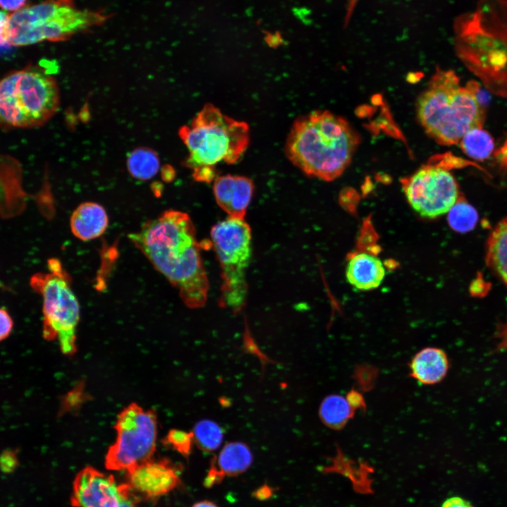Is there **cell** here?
I'll return each instance as SVG.
<instances>
[{
	"label": "cell",
	"mask_w": 507,
	"mask_h": 507,
	"mask_svg": "<svg viewBox=\"0 0 507 507\" xmlns=\"http://www.w3.org/2000/svg\"><path fill=\"white\" fill-rule=\"evenodd\" d=\"M128 238L179 292L190 308L203 307L209 282L201 256L200 244L189 215L167 210L145 222Z\"/></svg>",
	"instance_id": "6da1fadb"
},
{
	"label": "cell",
	"mask_w": 507,
	"mask_h": 507,
	"mask_svg": "<svg viewBox=\"0 0 507 507\" xmlns=\"http://www.w3.org/2000/svg\"><path fill=\"white\" fill-rule=\"evenodd\" d=\"M359 142V135L345 119L318 111L295 120L285 152L306 175L332 181L349 165Z\"/></svg>",
	"instance_id": "7a4b0ae2"
},
{
	"label": "cell",
	"mask_w": 507,
	"mask_h": 507,
	"mask_svg": "<svg viewBox=\"0 0 507 507\" xmlns=\"http://www.w3.org/2000/svg\"><path fill=\"white\" fill-rule=\"evenodd\" d=\"M458 56L494 93L507 97V0H480L454 23Z\"/></svg>",
	"instance_id": "3957f363"
},
{
	"label": "cell",
	"mask_w": 507,
	"mask_h": 507,
	"mask_svg": "<svg viewBox=\"0 0 507 507\" xmlns=\"http://www.w3.org/2000/svg\"><path fill=\"white\" fill-rule=\"evenodd\" d=\"M179 135L189 152L183 165L192 170L196 181L207 183L217 177L218 164L237 163L250 142L246 123L230 118L211 104L189 125L181 127Z\"/></svg>",
	"instance_id": "277c9868"
},
{
	"label": "cell",
	"mask_w": 507,
	"mask_h": 507,
	"mask_svg": "<svg viewBox=\"0 0 507 507\" xmlns=\"http://www.w3.org/2000/svg\"><path fill=\"white\" fill-rule=\"evenodd\" d=\"M417 116L425 132L442 145L459 143L472 127H482L484 108L451 70L437 68L417 101Z\"/></svg>",
	"instance_id": "5b68a950"
},
{
	"label": "cell",
	"mask_w": 507,
	"mask_h": 507,
	"mask_svg": "<svg viewBox=\"0 0 507 507\" xmlns=\"http://www.w3.org/2000/svg\"><path fill=\"white\" fill-rule=\"evenodd\" d=\"M60 103L56 79L39 65L13 70L0 79V129L45 124Z\"/></svg>",
	"instance_id": "8992f818"
},
{
	"label": "cell",
	"mask_w": 507,
	"mask_h": 507,
	"mask_svg": "<svg viewBox=\"0 0 507 507\" xmlns=\"http://www.w3.org/2000/svg\"><path fill=\"white\" fill-rule=\"evenodd\" d=\"M107 18L103 12L77 8L73 0H45L8 14L9 44L13 49L43 41H64Z\"/></svg>",
	"instance_id": "52a82bcc"
},
{
	"label": "cell",
	"mask_w": 507,
	"mask_h": 507,
	"mask_svg": "<svg viewBox=\"0 0 507 507\" xmlns=\"http://www.w3.org/2000/svg\"><path fill=\"white\" fill-rule=\"evenodd\" d=\"M47 268V272L37 273L30 280L31 288L42 299L43 337L48 341L57 340L63 354L72 356L77 351L80 303L61 261L50 258Z\"/></svg>",
	"instance_id": "ba28073f"
},
{
	"label": "cell",
	"mask_w": 507,
	"mask_h": 507,
	"mask_svg": "<svg viewBox=\"0 0 507 507\" xmlns=\"http://www.w3.org/2000/svg\"><path fill=\"white\" fill-rule=\"evenodd\" d=\"M251 230L244 218L227 217L211 230V244L221 269L219 305L238 314L246 305V272L251 258Z\"/></svg>",
	"instance_id": "9c48e42d"
},
{
	"label": "cell",
	"mask_w": 507,
	"mask_h": 507,
	"mask_svg": "<svg viewBox=\"0 0 507 507\" xmlns=\"http://www.w3.org/2000/svg\"><path fill=\"white\" fill-rule=\"evenodd\" d=\"M114 429L116 439L105 458L108 470L128 472L151 459L158 435L157 415L154 410L131 403L119 413Z\"/></svg>",
	"instance_id": "30bf717a"
},
{
	"label": "cell",
	"mask_w": 507,
	"mask_h": 507,
	"mask_svg": "<svg viewBox=\"0 0 507 507\" xmlns=\"http://www.w3.org/2000/svg\"><path fill=\"white\" fill-rule=\"evenodd\" d=\"M411 207L428 219L447 213L459 198L458 184L451 173L439 165L427 164L401 180Z\"/></svg>",
	"instance_id": "8fae6325"
},
{
	"label": "cell",
	"mask_w": 507,
	"mask_h": 507,
	"mask_svg": "<svg viewBox=\"0 0 507 507\" xmlns=\"http://www.w3.org/2000/svg\"><path fill=\"white\" fill-rule=\"evenodd\" d=\"M131 492L127 484H118L113 476L86 467L75 478L71 503L75 507H122Z\"/></svg>",
	"instance_id": "7c38bea8"
},
{
	"label": "cell",
	"mask_w": 507,
	"mask_h": 507,
	"mask_svg": "<svg viewBox=\"0 0 507 507\" xmlns=\"http://www.w3.org/2000/svg\"><path fill=\"white\" fill-rule=\"evenodd\" d=\"M131 490L146 499L165 495L180 484V471L167 459H152L127 472Z\"/></svg>",
	"instance_id": "4fadbf2b"
},
{
	"label": "cell",
	"mask_w": 507,
	"mask_h": 507,
	"mask_svg": "<svg viewBox=\"0 0 507 507\" xmlns=\"http://www.w3.org/2000/svg\"><path fill=\"white\" fill-rule=\"evenodd\" d=\"M213 189L217 204L228 217L244 218L254 192L251 179L230 174L217 176Z\"/></svg>",
	"instance_id": "5bb4252c"
},
{
	"label": "cell",
	"mask_w": 507,
	"mask_h": 507,
	"mask_svg": "<svg viewBox=\"0 0 507 507\" xmlns=\"http://www.w3.org/2000/svg\"><path fill=\"white\" fill-rule=\"evenodd\" d=\"M345 274L352 287L358 290L369 291L382 284L386 270L378 257L367 252H357L348 260Z\"/></svg>",
	"instance_id": "9a60e30c"
},
{
	"label": "cell",
	"mask_w": 507,
	"mask_h": 507,
	"mask_svg": "<svg viewBox=\"0 0 507 507\" xmlns=\"http://www.w3.org/2000/svg\"><path fill=\"white\" fill-rule=\"evenodd\" d=\"M108 226V216L104 207L96 202L80 204L70 218L73 235L82 241L96 239L104 234Z\"/></svg>",
	"instance_id": "2e32d148"
},
{
	"label": "cell",
	"mask_w": 507,
	"mask_h": 507,
	"mask_svg": "<svg viewBox=\"0 0 507 507\" xmlns=\"http://www.w3.org/2000/svg\"><path fill=\"white\" fill-rule=\"evenodd\" d=\"M449 360L445 352L436 347L419 351L410 363L412 377L423 384H434L442 381L449 370Z\"/></svg>",
	"instance_id": "e0dca14e"
},
{
	"label": "cell",
	"mask_w": 507,
	"mask_h": 507,
	"mask_svg": "<svg viewBox=\"0 0 507 507\" xmlns=\"http://www.w3.org/2000/svg\"><path fill=\"white\" fill-rule=\"evenodd\" d=\"M486 263L507 286V217L491 232L486 244Z\"/></svg>",
	"instance_id": "ac0fdd59"
},
{
	"label": "cell",
	"mask_w": 507,
	"mask_h": 507,
	"mask_svg": "<svg viewBox=\"0 0 507 507\" xmlns=\"http://www.w3.org/2000/svg\"><path fill=\"white\" fill-rule=\"evenodd\" d=\"M214 461L225 476H238L246 472L253 462V453L244 442L227 443Z\"/></svg>",
	"instance_id": "d6986e66"
},
{
	"label": "cell",
	"mask_w": 507,
	"mask_h": 507,
	"mask_svg": "<svg viewBox=\"0 0 507 507\" xmlns=\"http://www.w3.org/2000/svg\"><path fill=\"white\" fill-rule=\"evenodd\" d=\"M26 194L18 175H0V217L11 218L21 214L26 207Z\"/></svg>",
	"instance_id": "ffe728a7"
},
{
	"label": "cell",
	"mask_w": 507,
	"mask_h": 507,
	"mask_svg": "<svg viewBox=\"0 0 507 507\" xmlns=\"http://www.w3.org/2000/svg\"><path fill=\"white\" fill-rule=\"evenodd\" d=\"M130 175L138 180H149L156 176L160 168L158 154L149 147L141 146L129 153L126 161Z\"/></svg>",
	"instance_id": "44dd1931"
},
{
	"label": "cell",
	"mask_w": 507,
	"mask_h": 507,
	"mask_svg": "<svg viewBox=\"0 0 507 507\" xmlns=\"http://www.w3.org/2000/svg\"><path fill=\"white\" fill-rule=\"evenodd\" d=\"M353 411L346 397L339 394H330L322 401L319 407V416L327 427L339 430L352 417Z\"/></svg>",
	"instance_id": "7402d4cb"
},
{
	"label": "cell",
	"mask_w": 507,
	"mask_h": 507,
	"mask_svg": "<svg viewBox=\"0 0 507 507\" xmlns=\"http://www.w3.org/2000/svg\"><path fill=\"white\" fill-rule=\"evenodd\" d=\"M462 151L469 157L478 161L487 159L494 149L492 137L482 127L469 130L459 142Z\"/></svg>",
	"instance_id": "603a6c76"
},
{
	"label": "cell",
	"mask_w": 507,
	"mask_h": 507,
	"mask_svg": "<svg viewBox=\"0 0 507 507\" xmlns=\"http://www.w3.org/2000/svg\"><path fill=\"white\" fill-rule=\"evenodd\" d=\"M192 432L194 443L205 452L217 450L224 438V432L220 425L209 419L198 421Z\"/></svg>",
	"instance_id": "cb8c5ba5"
},
{
	"label": "cell",
	"mask_w": 507,
	"mask_h": 507,
	"mask_svg": "<svg viewBox=\"0 0 507 507\" xmlns=\"http://www.w3.org/2000/svg\"><path fill=\"white\" fill-rule=\"evenodd\" d=\"M447 213L449 225L458 232L472 230L478 221L476 209L461 196Z\"/></svg>",
	"instance_id": "d4e9b609"
},
{
	"label": "cell",
	"mask_w": 507,
	"mask_h": 507,
	"mask_svg": "<svg viewBox=\"0 0 507 507\" xmlns=\"http://www.w3.org/2000/svg\"><path fill=\"white\" fill-rule=\"evenodd\" d=\"M165 443L183 456L188 457L194 443L192 432L177 429L171 430L165 439Z\"/></svg>",
	"instance_id": "484cf974"
},
{
	"label": "cell",
	"mask_w": 507,
	"mask_h": 507,
	"mask_svg": "<svg viewBox=\"0 0 507 507\" xmlns=\"http://www.w3.org/2000/svg\"><path fill=\"white\" fill-rule=\"evenodd\" d=\"M11 49L8 37V14L0 11V54H6Z\"/></svg>",
	"instance_id": "4316f807"
},
{
	"label": "cell",
	"mask_w": 507,
	"mask_h": 507,
	"mask_svg": "<svg viewBox=\"0 0 507 507\" xmlns=\"http://www.w3.org/2000/svg\"><path fill=\"white\" fill-rule=\"evenodd\" d=\"M13 320L5 308H0V342L7 339L13 328Z\"/></svg>",
	"instance_id": "83f0119b"
},
{
	"label": "cell",
	"mask_w": 507,
	"mask_h": 507,
	"mask_svg": "<svg viewBox=\"0 0 507 507\" xmlns=\"http://www.w3.org/2000/svg\"><path fill=\"white\" fill-rule=\"evenodd\" d=\"M82 392L79 388L73 389L69 392L67 395L64 396L61 401L59 414L62 415L66 411L72 410L76 403H80L82 400Z\"/></svg>",
	"instance_id": "f1b7e54d"
},
{
	"label": "cell",
	"mask_w": 507,
	"mask_h": 507,
	"mask_svg": "<svg viewBox=\"0 0 507 507\" xmlns=\"http://www.w3.org/2000/svg\"><path fill=\"white\" fill-rule=\"evenodd\" d=\"M18 464L17 453L13 449H6L0 454V469L5 471L13 470Z\"/></svg>",
	"instance_id": "f546056e"
},
{
	"label": "cell",
	"mask_w": 507,
	"mask_h": 507,
	"mask_svg": "<svg viewBox=\"0 0 507 507\" xmlns=\"http://www.w3.org/2000/svg\"><path fill=\"white\" fill-rule=\"evenodd\" d=\"M225 476L216 466L214 459L211 461L210 468L204 480V485L210 488L220 484Z\"/></svg>",
	"instance_id": "4dcf8cb0"
},
{
	"label": "cell",
	"mask_w": 507,
	"mask_h": 507,
	"mask_svg": "<svg viewBox=\"0 0 507 507\" xmlns=\"http://www.w3.org/2000/svg\"><path fill=\"white\" fill-rule=\"evenodd\" d=\"M27 0H0V8L3 11L15 12L26 6Z\"/></svg>",
	"instance_id": "1f68e13d"
},
{
	"label": "cell",
	"mask_w": 507,
	"mask_h": 507,
	"mask_svg": "<svg viewBox=\"0 0 507 507\" xmlns=\"http://www.w3.org/2000/svg\"><path fill=\"white\" fill-rule=\"evenodd\" d=\"M351 407L355 410L365 406V402L361 394L355 390L349 392L346 397Z\"/></svg>",
	"instance_id": "d6a6232c"
},
{
	"label": "cell",
	"mask_w": 507,
	"mask_h": 507,
	"mask_svg": "<svg viewBox=\"0 0 507 507\" xmlns=\"http://www.w3.org/2000/svg\"><path fill=\"white\" fill-rule=\"evenodd\" d=\"M441 507H474L468 501L460 497L452 496L446 499Z\"/></svg>",
	"instance_id": "836d02e7"
},
{
	"label": "cell",
	"mask_w": 507,
	"mask_h": 507,
	"mask_svg": "<svg viewBox=\"0 0 507 507\" xmlns=\"http://www.w3.org/2000/svg\"><path fill=\"white\" fill-rule=\"evenodd\" d=\"M273 488L267 484H265L258 487L254 492V496L258 500L263 501L269 499L273 495Z\"/></svg>",
	"instance_id": "e575fe53"
},
{
	"label": "cell",
	"mask_w": 507,
	"mask_h": 507,
	"mask_svg": "<svg viewBox=\"0 0 507 507\" xmlns=\"http://www.w3.org/2000/svg\"><path fill=\"white\" fill-rule=\"evenodd\" d=\"M496 161L502 168H507V138L503 145L495 153Z\"/></svg>",
	"instance_id": "d590c367"
},
{
	"label": "cell",
	"mask_w": 507,
	"mask_h": 507,
	"mask_svg": "<svg viewBox=\"0 0 507 507\" xmlns=\"http://www.w3.org/2000/svg\"><path fill=\"white\" fill-rule=\"evenodd\" d=\"M192 507H218L215 503L211 501H201L194 503Z\"/></svg>",
	"instance_id": "8d00e7d4"
},
{
	"label": "cell",
	"mask_w": 507,
	"mask_h": 507,
	"mask_svg": "<svg viewBox=\"0 0 507 507\" xmlns=\"http://www.w3.org/2000/svg\"><path fill=\"white\" fill-rule=\"evenodd\" d=\"M162 174H163V178L166 179L167 180H169L171 179L170 177H174L175 172L172 168H170L169 165H168L167 168H164V170H163Z\"/></svg>",
	"instance_id": "74e56055"
}]
</instances>
